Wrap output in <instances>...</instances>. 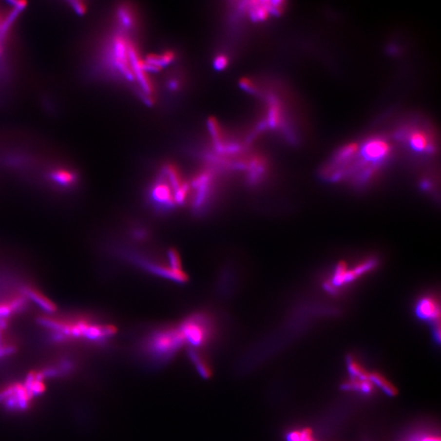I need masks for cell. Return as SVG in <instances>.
I'll list each match as a JSON object with an SVG mask.
<instances>
[{
  "label": "cell",
  "mask_w": 441,
  "mask_h": 441,
  "mask_svg": "<svg viewBox=\"0 0 441 441\" xmlns=\"http://www.w3.org/2000/svg\"><path fill=\"white\" fill-rule=\"evenodd\" d=\"M183 343L178 328H159L144 340L142 351L151 363L159 365L171 360Z\"/></svg>",
  "instance_id": "obj_1"
},
{
  "label": "cell",
  "mask_w": 441,
  "mask_h": 441,
  "mask_svg": "<svg viewBox=\"0 0 441 441\" xmlns=\"http://www.w3.org/2000/svg\"><path fill=\"white\" fill-rule=\"evenodd\" d=\"M178 329L183 342L192 348L205 346L212 338V322L204 314H194L187 318Z\"/></svg>",
  "instance_id": "obj_2"
},
{
  "label": "cell",
  "mask_w": 441,
  "mask_h": 441,
  "mask_svg": "<svg viewBox=\"0 0 441 441\" xmlns=\"http://www.w3.org/2000/svg\"><path fill=\"white\" fill-rule=\"evenodd\" d=\"M212 176L209 172L199 174L192 182V186L196 191V194L193 201V208L195 211H200L204 209L210 198V187Z\"/></svg>",
  "instance_id": "obj_3"
},
{
  "label": "cell",
  "mask_w": 441,
  "mask_h": 441,
  "mask_svg": "<svg viewBox=\"0 0 441 441\" xmlns=\"http://www.w3.org/2000/svg\"><path fill=\"white\" fill-rule=\"evenodd\" d=\"M151 197L152 204L159 211L167 212L168 210L173 209L175 204L173 193L172 192L169 185L165 182H158L154 185L151 193Z\"/></svg>",
  "instance_id": "obj_4"
},
{
  "label": "cell",
  "mask_w": 441,
  "mask_h": 441,
  "mask_svg": "<svg viewBox=\"0 0 441 441\" xmlns=\"http://www.w3.org/2000/svg\"><path fill=\"white\" fill-rule=\"evenodd\" d=\"M115 55L117 67L128 79H134V73L129 66V43L122 36H117L115 39Z\"/></svg>",
  "instance_id": "obj_5"
},
{
  "label": "cell",
  "mask_w": 441,
  "mask_h": 441,
  "mask_svg": "<svg viewBox=\"0 0 441 441\" xmlns=\"http://www.w3.org/2000/svg\"><path fill=\"white\" fill-rule=\"evenodd\" d=\"M391 148L389 144L382 139H373L364 146L363 154L366 159L379 161L388 155Z\"/></svg>",
  "instance_id": "obj_6"
},
{
  "label": "cell",
  "mask_w": 441,
  "mask_h": 441,
  "mask_svg": "<svg viewBox=\"0 0 441 441\" xmlns=\"http://www.w3.org/2000/svg\"><path fill=\"white\" fill-rule=\"evenodd\" d=\"M416 313L422 320H438L440 308L433 298H423L417 304Z\"/></svg>",
  "instance_id": "obj_7"
},
{
  "label": "cell",
  "mask_w": 441,
  "mask_h": 441,
  "mask_svg": "<svg viewBox=\"0 0 441 441\" xmlns=\"http://www.w3.org/2000/svg\"><path fill=\"white\" fill-rule=\"evenodd\" d=\"M24 292L25 295L28 296L31 300H33L38 307H40L47 312H54L57 310L55 304L35 288L25 287L24 288Z\"/></svg>",
  "instance_id": "obj_8"
},
{
  "label": "cell",
  "mask_w": 441,
  "mask_h": 441,
  "mask_svg": "<svg viewBox=\"0 0 441 441\" xmlns=\"http://www.w3.org/2000/svg\"><path fill=\"white\" fill-rule=\"evenodd\" d=\"M51 177L54 182L63 186H69L76 182V175L67 169H55L51 173Z\"/></svg>",
  "instance_id": "obj_9"
},
{
  "label": "cell",
  "mask_w": 441,
  "mask_h": 441,
  "mask_svg": "<svg viewBox=\"0 0 441 441\" xmlns=\"http://www.w3.org/2000/svg\"><path fill=\"white\" fill-rule=\"evenodd\" d=\"M369 380L373 384L380 387L384 392H386L389 396H394L396 393V390L390 382L386 380L383 376L381 375L378 373H369Z\"/></svg>",
  "instance_id": "obj_10"
},
{
  "label": "cell",
  "mask_w": 441,
  "mask_h": 441,
  "mask_svg": "<svg viewBox=\"0 0 441 441\" xmlns=\"http://www.w3.org/2000/svg\"><path fill=\"white\" fill-rule=\"evenodd\" d=\"M373 384L369 380H360L352 378L351 381L344 385V387L349 390L361 391L362 393L369 394L373 391Z\"/></svg>",
  "instance_id": "obj_11"
},
{
  "label": "cell",
  "mask_w": 441,
  "mask_h": 441,
  "mask_svg": "<svg viewBox=\"0 0 441 441\" xmlns=\"http://www.w3.org/2000/svg\"><path fill=\"white\" fill-rule=\"evenodd\" d=\"M411 146L416 151L424 152L428 149L429 141L425 134L421 132H414L409 136Z\"/></svg>",
  "instance_id": "obj_12"
},
{
  "label": "cell",
  "mask_w": 441,
  "mask_h": 441,
  "mask_svg": "<svg viewBox=\"0 0 441 441\" xmlns=\"http://www.w3.org/2000/svg\"><path fill=\"white\" fill-rule=\"evenodd\" d=\"M347 366L353 378L360 380H369V373H368L356 360L350 357L347 361Z\"/></svg>",
  "instance_id": "obj_13"
},
{
  "label": "cell",
  "mask_w": 441,
  "mask_h": 441,
  "mask_svg": "<svg viewBox=\"0 0 441 441\" xmlns=\"http://www.w3.org/2000/svg\"><path fill=\"white\" fill-rule=\"evenodd\" d=\"M14 387V396L18 400V408L20 410H25L28 407V398L25 393V389L20 384H17Z\"/></svg>",
  "instance_id": "obj_14"
},
{
  "label": "cell",
  "mask_w": 441,
  "mask_h": 441,
  "mask_svg": "<svg viewBox=\"0 0 441 441\" xmlns=\"http://www.w3.org/2000/svg\"><path fill=\"white\" fill-rule=\"evenodd\" d=\"M270 13V8L268 6L258 5L253 6L251 10V18L253 20H265L268 18V15Z\"/></svg>",
  "instance_id": "obj_15"
},
{
  "label": "cell",
  "mask_w": 441,
  "mask_h": 441,
  "mask_svg": "<svg viewBox=\"0 0 441 441\" xmlns=\"http://www.w3.org/2000/svg\"><path fill=\"white\" fill-rule=\"evenodd\" d=\"M280 121V106L275 101L270 104V112H269V123L270 126H276Z\"/></svg>",
  "instance_id": "obj_16"
},
{
  "label": "cell",
  "mask_w": 441,
  "mask_h": 441,
  "mask_svg": "<svg viewBox=\"0 0 441 441\" xmlns=\"http://www.w3.org/2000/svg\"><path fill=\"white\" fill-rule=\"evenodd\" d=\"M168 258H169V262L172 270L176 271V272L182 271L179 255L175 250H169V252H168Z\"/></svg>",
  "instance_id": "obj_17"
},
{
  "label": "cell",
  "mask_w": 441,
  "mask_h": 441,
  "mask_svg": "<svg viewBox=\"0 0 441 441\" xmlns=\"http://www.w3.org/2000/svg\"><path fill=\"white\" fill-rule=\"evenodd\" d=\"M357 150H358V146H357V145H356V144H350V145H348V146L344 147V149H343V151H341V152H339V154H338V160H339V161L346 160V159H349L350 157H351L352 155L356 154Z\"/></svg>",
  "instance_id": "obj_18"
},
{
  "label": "cell",
  "mask_w": 441,
  "mask_h": 441,
  "mask_svg": "<svg viewBox=\"0 0 441 441\" xmlns=\"http://www.w3.org/2000/svg\"><path fill=\"white\" fill-rule=\"evenodd\" d=\"M35 375H36V373H29L27 377H26V379H25V383L23 385V387L25 389L28 400H30V399L33 397L32 394H31V387H32L34 383H35Z\"/></svg>",
  "instance_id": "obj_19"
},
{
  "label": "cell",
  "mask_w": 441,
  "mask_h": 441,
  "mask_svg": "<svg viewBox=\"0 0 441 441\" xmlns=\"http://www.w3.org/2000/svg\"><path fill=\"white\" fill-rule=\"evenodd\" d=\"M119 18L121 20L123 25H125L126 27H129L133 24V20H132V16L126 8H121L119 10Z\"/></svg>",
  "instance_id": "obj_20"
},
{
  "label": "cell",
  "mask_w": 441,
  "mask_h": 441,
  "mask_svg": "<svg viewBox=\"0 0 441 441\" xmlns=\"http://www.w3.org/2000/svg\"><path fill=\"white\" fill-rule=\"evenodd\" d=\"M73 368V364L71 361L63 360V361H61V364H60V368L58 370L61 373V375H65V374H68L69 373H71Z\"/></svg>",
  "instance_id": "obj_21"
},
{
  "label": "cell",
  "mask_w": 441,
  "mask_h": 441,
  "mask_svg": "<svg viewBox=\"0 0 441 441\" xmlns=\"http://www.w3.org/2000/svg\"><path fill=\"white\" fill-rule=\"evenodd\" d=\"M228 64V60L227 57L223 55H220L216 58L214 61V67L217 71H222L227 67Z\"/></svg>",
  "instance_id": "obj_22"
},
{
  "label": "cell",
  "mask_w": 441,
  "mask_h": 441,
  "mask_svg": "<svg viewBox=\"0 0 441 441\" xmlns=\"http://www.w3.org/2000/svg\"><path fill=\"white\" fill-rule=\"evenodd\" d=\"M4 406L6 408H8V410H16L18 408V400L16 398V396L13 394V396L8 397L7 400L4 401Z\"/></svg>",
  "instance_id": "obj_23"
},
{
  "label": "cell",
  "mask_w": 441,
  "mask_h": 441,
  "mask_svg": "<svg viewBox=\"0 0 441 441\" xmlns=\"http://www.w3.org/2000/svg\"><path fill=\"white\" fill-rule=\"evenodd\" d=\"M44 385L41 382H36L34 383L33 386L31 387V394L33 396H40L41 394L43 393L44 391Z\"/></svg>",
  "instance_id": "obj_24"
},
{
  "label": "cell",
  "mask_w": 441,
  "mask_h": 441,
  "mask_svg": "<svg viewBox=\"0 0 441 441\" xmlns=\"http://www.w3.org/2000/svg\"><path fill=\"white\" fill-rule=\"evenodd\" d=\"M43 374L44 378H53L61 375V373L59 372L58 368H46L43 372H41Z\"/></svg>",
  "instance_id": "obj_25"
},
{
  "label": "cell",
  "mask_w": 441,
  "mask_h": 441,
  "mask_svg": "<svg viewBox=\"0 0 441 441\" xmlns=\"http://www.w3.org/2000/svg\"><path fill=\"white\" fill-rule=\"evenodd\" d=\"M174 54L173 52H166L163 55H160V59H161L162 65L163 66L169 65L172 61L173 60Z\"/></svg>",
  "instance_id": "obj_26"
},
{
  "label": "cell",
  "mask_w": 441,
  "mask_h": 441,
  "mask_svg": "<svg viewBox=\"0 0 441 441\" xmlns=\"http://www.w3.org/2000/svg\"><path fill=\"white\" fill-rule=\"evenodd\" d=\"M13 394H14V387L13 386L8 387L4 391H2V392H0V403L4 402L5 400H7L8 397H10L11 396H13Z\"/></svg>",
  "instance_id": "obj_27"
},
{
  "label": "cell",
  "mask_w": 441,
  "mask_h": 441,
  "mask_svg": "<svg viewBox=\"0 0 441 441\" xmlns=\"http://www.w3.org/2000/svg\"><path fill=\"white\" fill-rule=\"evenodd\" d=\"M16 348L14 346H6V347H0V358H3L5 356H10L13 353H15Z\"/></svg>",
  "instance_id": "obj_28"
},
{
  "label": "cell",
  "mask_w": 441,
  "mask_h": 441,
  "mask_svg": "<svg viewBox=\"0 0 441 441\" xmlns=\"http://www.w3.org/2000/svg\"><path fill=\"white\" fill-rule=\"evenodd\" d=\"M72 4H73L74 8L76 9L77 13H79V14L85 13L87 8H86L84 3H83V2H79V1H76V2H73Z\"/></svg>",
  "instance_id": "obj_29"
},
{
  "label": "cell",
  "mask_w": 441,
  "mask_h": 441,
  "mask_svg": "<svg viewBox=\"0 0 441 441\" xmlns=\"http://www.w3.org/2000/svg\"><path fill=\"white\" fill-rule=\"evenodd\" d=\"M299 441H315L311 436V431L309 430H303L300 434Z\"/></svg>",
  "instance_id": "obj_30"
},
{
  "label": "cell",
  "mask_w": 441,
  "mask_h": 441,
  "mask_svg": "<svg viewBox=\"0 0 441 441\" xmlns=\"http://www.w3.org/2000/svg\"><path fill=\"white\" fill-rule=\"evenodd\" d=\"M240 85L245 88V90H248V91H251V90L252 91L253 90V86L252 85V83L249 80L246 79V78L243 79L240 82Z\"/></svg>",
  "instance_id": "obj_31"
},
{
  "label": "cell",
  "mask_w": 441,
  "mask_h": 441,
  "mask_svg": "<svg viewBox=\"0 0 441 441\" xmlns=\"http://www.w3.org/2000/svg\"><path fill=\"white\" fill-rule=\"evenodd\" d=\"M52 338H53V340L56 341V342H62V341L65 340L66 337H65L62 333H58V332H54V333H53Z\"/></svg>",
  "instance_id": "obj_32"
},
{
  "label": "cell",
  "mask_w": 441,
  "mask_h": 441,
  "mask_svg": "<svg viewBox=\"0 0 441 441\" xmlns=\"http://www.w3.org/2000/svg\"><path fill=\"white\" fill-rule=\"evenodd\" d=\"M43 379H44V378H43L42 373H36V375H35V381L36 382H41L42 383Z\"/></svg>",
  "instance_id": "obj_33"
},
{
  "label": "cell",
  "mask_w": 441,
  "mask_h": 441,
  "mask_svg": "<svg viewBox=\"0 0 441 441\" xmlns=\"http://www.w3.org/2000/svg\"><path fill=\"white\" fill-rule=\"evenodd\" d=\"M420 441H440V439L436 438V437H425V438L422 439Z\"/></svg>",
  "instance_id": "obj_34"
},
{
  "label": "cell",
  "mask_w": 441,
  "mask_h": 441,
  "mask_svg": "<svg viewBox=\"0 0 441 441\" xmlns=\"http://www.w3.org/2000/svg\"><path fill=\"white\" fill-rule=\"evenodd\" d=\"M169 86L172 89H176L177 88V83L175 81H172L171 83H169Z\"/></svg>",
  "instance_id": "obj_35"
},
{
  "label": "cell",
  "mask_w": 441,
  "mask_h": 441,
  "mask_svg": "<svg viewBox=\"0 0 441 441\" xmlns=\"http://www.w3.org/2000/svg\"><path fill=\"white\" fill-rule=\"evenodd\" d=\"M0 347H2V330H0Z\"/></svg>",
  "instance_id": "obj_36"
},
{
  "label": "cell",
  "mask_w": 441,
  "mask_h": 441,
  "mask_svg": "<svg viewBox=\"0 0 441 441\" xmlns=\"http://www.w3.org/2000/svg\"><path fill=\"white\" fill-rule=\"evenodd\" d=\"M0 53H1V47H0Z\"/></svg>",
  "instance_id": "obj_37"
}]
</instances>
